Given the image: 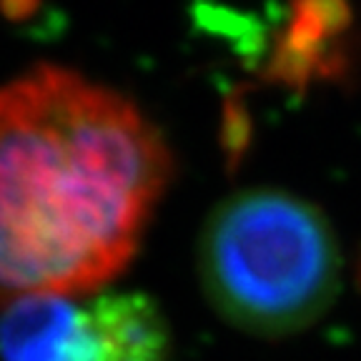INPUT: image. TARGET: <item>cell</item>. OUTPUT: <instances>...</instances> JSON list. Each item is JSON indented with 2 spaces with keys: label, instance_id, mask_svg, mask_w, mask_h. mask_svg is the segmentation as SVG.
<instances>
[{
  "label": "cell",
  "instance_id": "obj_1",
  "mask_svg": "<svg viewBox=\"0 0 361 361\" xmlns=\"http://www.w3.org/2000/svg\"><path fill=\"white\" fill-rule=\"evenodd\" d=\"M171 153L128 98L58 66L0 88V304L78 296L138 251Z\"/></svg>",
  "mask_w": 361,
  "mask_h": 361
},
{
  "label": "cell",
  "instance_id": "obj_2",
  "mask_svg": "<svg viewBox=\"0 0 361 361\" xmlns=\"http://www.w3.org/2000/svg\"><path fill=\"white\" fill-rule=\"evenodd\" d=\"M201 281L226 322L256 336H288L334 304L341 254L311 203L276 188L226 198L201 233Z\"/></svg>",
  "mask_w": 361,
  "mask_h": 361
},
{
  "label": "cell",
  "instance_id": "obj_3",
  "mask_svg": "<svg viewBox=\"0 0 361 361\" xmlns=\"http://www.w3.org/2000/svg\"><path fill=\"white\" fill-rule=\"evenodd\" d=\"M3 361H98L88 304L71 296H25L0 314Z\"/></svg>",
  "mask_w": 361,
  "mask_h": 361
},
{
  "label": "cell",
  "instance_id": "obj_4",
  "mask_svg": "<svg viewBox=\"0 0 361 361\" xmlns=\"http://www.w3.org/2000/svg\"><path fill=\"white\" fill-rule=\"evenodd\" d=\"M349 25V11L338 3H304L293 8L276 53L269 63V75L286 85H306L314 78L338 73V43Z\"/></svg>",
  "mask_w": 361,
  "mask_h": 361
},
{
  "label": "cell",
  "instance_id": "obj_5",
  "mask_svg": "<svg viewBox=\"0 0 361 361\" xmlns=\"http://www.w3.org/2000/svg\"><path fill=\"white\" fill-rule=\"evenodd\" d=\"M98 334V361H169L161 311L141 293H101L88 301Z\"/></svg>",
  "mask_w": 361,
  "mask_h": 361
}]
</instances>
